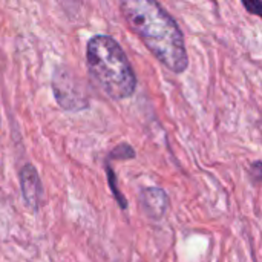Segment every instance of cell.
I'll list each match as a JSON object with an SVG mask.
<instances>
[{"instance_id": "obj_1", "label": "cell", "mask_w": 262, "mask_h": 262, "mask_svg": "<svg viewBox=\"0 0 262 262\" xmlns=\"http://www.w3.org/2000/svg\"><path fill=\"white\" fill-rule=\"evenodd\" d=\"M121 15L152 55L175 74L189 66L184 34L178 21L155 0H124Z\"/></svg>"}, {"instance_id": "obj_2", "label": "cell", "mask_w": 262, "mask_h": 262, "mask_svg": "<svg viewBox=\"0 0 262 262\" xmlns=\"http://www.w3.org/2000/svg\"><path fill=\"white\" fill-rule=\"evenodd\" d=\"M86 64L92 80L112 100H126L137 89V75L120 46L106 34L94 35L86 46Z\"/></svg>"}, {"instance_id": "obj_3", "label": "cell", "mask_w": 262, "mask_h": 262, "mask_svg": "<svg viewBox=\"0 0 262 262\" xmlns=\"http://www.w3.org/2000/svg\"><path fill=\"white\" fill-rule=\"evenodd\" d=\"M52 92L55 101L64 111L78 112L88 107V95L81 81L66 66H58L52 75Z\"/></svg>"}, {"instance_id": "obj_4", "label": "cell", "mask_w": 262, "mask_h": 262, "mask_svg": "<svg viewBox=\"0 0 262 262\" xmlns=\"http://www.w3.org/2000/svg\"><path fill=\"white\" fill-rule=\"evenodd\" d=\"M140 206L150 221H161L170 206L169 195L161 187H144L140 192Z\"/></svg>"}, {"instance_id": "obj_5", "label": "cell", "mask_w": 262, "mask_h": 262, "mask_svg": "<svg viewBox=\"0 0 262 262\" xmlns=\"http://www.w3.org/2000/svg\"><path fill=\"white\" fill-rule=\"evenodd\" d=\"M20 190L26 206L32 210H38L43 201V186L37 169L32 164H25L20 170Z\"/></svg>"}, {"instance_id": "obj_6", "label": "cell", "mask_w": 262, "mask_h": 262, "mask_svg": "<svg viewBox=\"0 0 262 262\" xmlns=\"http://www.w3.org/2000/svg\"><path fill=\"white\" fill-rule=\"evenodd\" d=\"M104 169H106L107 183H109V187H111V190H112V193H114V198L117 200V203L120 204V207H121L123 210H126V209H127V201H126V198L123 196V193L118 190V186H117V177H115V173H114L112 167L109 166V163H106V164H104Z\"/></svg>"}, {"instance_id": "obj_7", "label": "cell", "mask_w": 262, "mask_h": 262, "mask_svg": "<svg viewBox=\"0 0 262 262\" xmlns=\"http://www.w3.org/2000/svg\"><path fill=\"white\" fill-rule=\"evenodd\" d=\"M135 157V150L129 144H120L117 146L107 157V160H130Z\"/></svg>"}, {"instance_id": "obj_8", "label": "cell", "mask_w": 262, "mask_h": 262, "mask_svg": "<svg viewBox=\"0 0 262 262\" xmlns=\"http://www.w3.org/2000/svg\"><path fill=\"white\" fill-rule=\"evenodd\" d=\"M243 6L247 9V12L258 15L262 18V2L261 0H244Z\"/></svg>"}, {"instance_id": "obj_9", "label": "cell", "mask_w": 262, "mask_h": 262, "mask_svg": "<svg viewBox=\"0 0 262 262\" xmlns=\"http://www.w3.org/2000/svg\"><path fill=\"white\" fill-rule=\"evenodd\" d=\"M249 175L255 184L262 183V161H255L249 167Z\"/></svg>"}]
</instances>
